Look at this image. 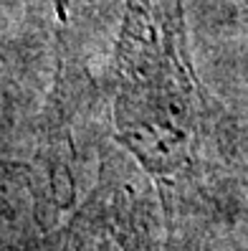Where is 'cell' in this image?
<instances>
[{"label": "cell", "mask_w": 248, "mask_h": 251, "mask_svg": "<svg viewBox=\"0 0 248 251\" xmlns=\"http://www.w3.org/2000/svg\"><path fill=\"white\" fill-rule=\"evenodd\" d=\"M114 120L127 147L157 175H175L195 157L210 112L190 66L180 0H127Z\"/></svg>", "instance_id": "6da1fadb"}]
</instances>
